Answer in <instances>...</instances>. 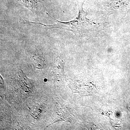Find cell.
<instances>
[{
	"label": "cell",
	"instance_id": "4",
	"mask_svg": "<svg viewBox=\"0 0 130 130\" xmlns=\"http://www.w3.org/2000/svg\"><path fill=\"white\" fill-rule=\"evenodd\" d=\"M68 117V113L64 109H58L55 111L51 119V123L53 124L61 120H66Z\"/></svg>",
	"mask_w": 130,
	"mask_h": 130
},
{
	"label": "cell",
	"instance_id": "3",
	"mask_svg": "<svg viewBox=\"0 0 130 130\" xmlns=\"http://www.w3.org/2000/svg\"><path fill=\"white\" fill-rule=\"evenodd\" d=\"M32 64L38 69H42L45 66L44 58L42 54L36 52L31 56Z\"/></svg>",
	"mask_w": 130,
	"mask_h": 130
},
{
	"label": "cell",
	"instance_id": "6",
	"mask_svg": "<svg viewBox=\"0 0 130 130\" xmlns=\"http://www.w3.org/2000/svg\"><path fill=\"white\" fill-rule=\"evenodd\" d=\"M129 0H113L112 2L111 5L114 8H121L129 2Z\"/></svg>",
	"mask_w": 130,
	"mask_h": 130
},
{
	"label": "cell",
	"instance_id": "2",
	"mask_svg": "<svg viewBox=\"0 0 130 130\" xmlns=\"http://www.w3.org/2000/svg\"><path fill=\"white\" fill-rule=\"evenodd\" d=\"M19 4L30 10L37 16L42 15L46 12L44 0H14Z\"/></svg>",
	"mask_w": 130,
	"mask_h": 130
},
{
	"label": "cell",
	"instance_id": "1",
	"mask_svg": "<svg viewBox=\"0 0 130 130\" xmlns=\"http://www.w3.org/2000/svg\"><path fill=\"white\" fill-rule=\"evenodd\" d=\"M84 2V1L78 3L79 12L77 17L73 20L68 22H61L55 19H54L56 23L54 24H46L42 23H35L24 19L23 20V21L24 24L40 25L47 29H59L70 31L76 36H81L85 32L89 24H92V22L89 21V20L86 18V13L84 11L83 8Z\"/></svg>",
	"mask_w": 130,
	"mask_h": 130
},
{
	"label": "cell",
	"instance_id": "5",
	"mask_svg": "<svg viewBox=\"0 0 130 130\" xmlns=\"http://www.w3.org/2000/svg\"><path fill=\"white\" fill-rule=\"evenodd\" d=\"M65 63L60 58H57L54 63L53 68L55 73L56 76L60 77L63 76L64 74V67Z\"/></svg>",
	"mask_w": 130,
	"mask_h": 130
}]
</instances>
